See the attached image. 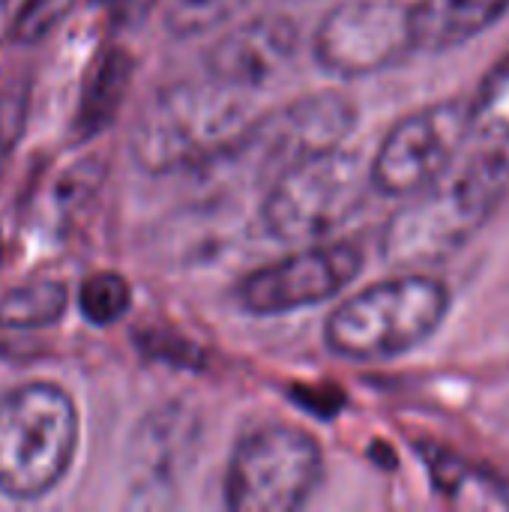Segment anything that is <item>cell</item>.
I'll use <instances>...</instances> for the list:
<instances>
[{
    "label": "cell",
    "mask_w": 509,
    "mask_h": 512,
    "mask_svg": "<svg viewBox=\"0 0 509 512\" xmlns=\"http://www.w3.org/2000/svg\"><path fill=\"white\" fill-rule=\"evenodd\" d=\"M258 120L255 93L216 75L156 90L129 132L132 162L153 177L222 162Z\"/></svg>",
    "instance_id": "obj_1"
},
{
    "label": "cell",
    "mask_w": 509,
    "mask_h": 512,
    "mask_svg": "<svg viewBox=\"0 0 509 512\" xmlns=\"http://www.w3.org/2000/svg\"><path fill=\"white\" fill-rule=\"evenodd\" d=\"M509 156L492 147L405 198L384 231V255L402 270H426L456 255L498 210Z\"/></svg>",
    "instance_id": "obj_2"
},
{
    "label": "cell",
    "mask_w": 509,
    "mask_h": 512,
    "mask_svg": "<svg viewBox=\"0 0 509 512\" xmlns=\"http://www.w3.org/2000/svg\"><path fill=\"white\" fill-rule=\"evenodd\" d=\"M450 288L423 270L381 279L342 300L324 321V345L351 363H378L411 354L450 315Z\"/></svg>",
    "instance_id": "obj_3"
},
{
    "label": "cell",
    "mask_w": 509,
    "mask_h": 512,
    "mask_svg": "<svg viewBox=\"0 0 509 512\" xmlns=\"http://www.w3.org/2000/svg\"><path fill=\"white\" fill-rule=\"evenodd\" d=\"M81 417L69 390L27 381L0 399V495L39 501L69 474Z\"/></svg>",
    "instance_id": "obj_4"
},
{
    "label": "cell",
    "mask_w": 509,
    "mask_h": 512,
    "mask_svg": "<svg viewBox=\"0 0 509 512\" xmlns=\"http://www.w3.org/2000/svg\"><path fill=\"white\" fill-rule=\"evenodd\" d=\"M372 186V165L345 147L294 162L267 183L261 222L279 243H312L330 237L363 204Z\"/></svg>",
    "instance_id": "obj_5"
},
{
    "label": "cell",
    "mask_w": 509,
    "mask_h": 512,
    "mask_svg": "<svg viewBox=\"0 0 509 512\" xmlns=\"http://www.w3.org/2000/svg\"><path fill=\"white\" fill-rule=\"evenodd\" d=\"M324 477L318 441L285 423L243 435L225 471V507L234 512H294L306 507Z\"/></svg>",
    "instance_id": "obj_6"
},
{
    "label": "cell",
    "mask_w": 509,
    "mask_h": 512,
    "mask_svg": "<svg viewBox=\"0 0 509 512\" xmlns=\"http://www.w3.org/2000/svg\"><path fill=\"white\" fill-rule=\"evenodd\" d=\"M354 126L357 105L348 96L336 90L306 93L267 117L258 114L252 129L225 159L243 162L261 180L270 183L279 171L291 168L294 162L342 147Z\"/></svg>",
    "instance_id": "obj_7"
},
{
    "label": "cell",
    "mask_w": 509,
    "mask_h": 512,
    "mask_svg": "<svg viewBox=\"0 0 509 512\" xmlns=\"http://www.w3.org/2000/svg\"><path fill=\"white\" fill-rule=\"evenodd\" d=\"M471 138L468 102L447 99L402 117L369 159L372 186L387 198H408L444 177Z\"/></svg>",
    "instance_id": "obj_8"
},
{
    "label": "cell",
    "mask_w": 509,
    "mask_h": 512,
    "mask_svg": "<svg viewBox=\"0 0 509 512\" xmlns=\"http://www.w3.org/2000/svg\"><path fill=\"white\" fill-rule=\"evenodd\" d=\"M315 63L333 78H366L417 54L411 3L345 0L333 6L312 39Z\"/></svg>",
    "instance_id": "obj_9"
},
{
    "label": "cell",
    "mask_w": 509,
    "mask_h": 512,
    "mask_svg": "<svg viewBox=\"0 0 509 512\" xmlns=\"http://www.w3.org/2000/svg\"><path fill=\"white\" fill-rule=\"evenodd\" d=\"M363 267L354 243H315L267 267H258L237 285V303L255 318H279L339 297Z\"/></svg>",
    "instance_id": "obj_10"
},
{
    "label": "cell",
    "mask_w": 509,
    "mask_h": 512,
    "mask_svg": "<svg viewBox=\"0 0 509 512\" xmlns=\"http://www.w3.org/2000/svg\"><path fill=\"white\" fill-rule=\"evenodd\" d=\"M300 51L297 24L285 15H255L222 36L207 54V72L258 93L276 84Z\"/></svg>",
    "instance_id": "obj_11"
},
{
    "label": "cell",
    "mask_w": 509,
    "mask_h": 512,
    "mask_svg": "<svg viewBox=\"0 0 509 512\" xmlns=\"http://www.w3.org/2000/svg\"><path fill=\"white\" fill-rule=\"evenodd\" d=\"M198 441V420L180 405H168L150 414L135 435V468L144 492H168L189 462L192 444Z\"/></svg>",
    "instance_id": "obj_12"
},
{
    "label": "cell",
    "mask_w": 509,
    "mask_h": 512,
    "mask_svg": "<svg viewBox=\"0 0 509 512\" xmlns=\"http://www.w3.org/2000/svg\"><path fill=\"white\" fill-rule=\"evenodd\" d=\"M509 12V0H414L411 33L417 54H444L468 45Z\"/></svg>",
    "instance_id": "obj_13"
},
{
    "label": "cell",
    "mask_w": 509,
    "mask_h": 512,
    "mask_svg": "<svg viewBox=\"0 0 509 512\" xmlns=\"http://www.w3.org/2000/svg\"><path fill=\"white\" fill-rule=\"evenodd\" d=\"M129 78H132V57L123 48H108L93 63L75 114V135L81 141L99 135L117 117L120 102L129 90Z\"/></svg>",
    "instance_id": "obj_14"
},
{
    "label": "cell",
    "mask_w": 509,
    "mask_h": 512,
    "mask_svg": "<svg viewBox=\"0 0 509 512\" xmlns=\"http://www.w3.org/2000/svg\"><path fill=\"white\" fill-rule=\"evenodd\" d=\"M426 468L432 474V486L447 495L459 507H509V492L486 471H477L465 459L450 450L426 447L423 450Z\"/></svg>",
    "instance_id": "obj_15"
},
{
    "label": "cell",
    "mask_w": 509,
    "mask_h": 512,
    "mask_svg": "<svg viewBox=\"0 0 509 512\" xmlns=\"http://www.w3.org/2000/svg\"><path fill=\"white\" fill-rule=\"evenodd\" d=\"M69 306V288L60 279H33L0 297L3 330H42L54 327Z\"/></svg>",
    "instance_id": "obj_16"
},
{
    "label": "cell",
    "mask_w": 509,
    "mask_h": 512,
    "mask_svg": "<svg viewBox=\"0 0 509 512\" xmlns=\"http://www.w3.org/2000/svg\"><path fill=\"white\" fill-rule=\"evenodd\" d=\"M471 138L492 147L509 144V51L483 75L477 93L468 99Z\"/></svg>",
    "instance_id": "obj_17"
},
{
    "label": "cell",
    "mask_w": 509,
    "mask_h": 512,
    "mask_svg": "<svg viewBox=\"0 0 509 512\" xmlns=\"http://www.w3.org/2000/svg\"><path fill=\"white\" fill-rule=\"evenodd\" d=\"M99 183H102V162H96V159L75 162L63 174H57L54 186L45 195V207H42L45 222H51L54 228L69 225L72 216L93 198Z\"/></svg>",
    "instance_id": "obj_18"
},
{
    "label": "cell",
    "mask_w": 509,
    "mask_h": 512,
    "mask_svg": "<svg viewBox=\"0 0 509 512\" xmlns=\"http://www.w3.org/2000/svg\"><path fill=\"white\" fill-rule=\"evenodd\" d=\"M129 309H132V288L114 270L93 273L78 288V312L93 327H111Z\"/></svg>",
    "instance_id": "obj_19"
},
{
    "label": "cell",
    "mask_w": 509,
    "mask_h": 512,
    "mask_svg": "<svg viewBox=\"0 0 509 512\" xmlns=\"http://www.w3.org/2000/svg\"><path fill=\"white\" fill-rule=\"evenodd\" d=\"M252 0H165V27L174 36H201L231 21Z\"/></svg>",
    "instance_id": "obj_20"
},
{
    "label": "cell",
    "mask_w": 509,
    "mask_h": 512,
    "mask_svg": "<svg viewBox=\"0 0 509 512\" xmlns=\"http://www.w3.org/2000/svg\"><path fill=\"white\" fill-rule=\"evenodd\" d=\"M72 0H27L15 18L12 39L21 45H33L51 33V27L60 24V18L69 12Z\"/></svg>",
    "instance_id": "obj_21"
},
{
    "label": "cell",
    "mask_w": 509,
    "mask_h": 512,
    "mask_svg": "<svg viewBox=\"0 0 509 512\" xmlns=\"http://www.w3.org/2000/svg\"><path fill=\"white\" fill-rule=\"evenodd\" d=\"M6 150H9V141L0 132V177H3V165H6Z\"/></svg>",
    "instance_id": "obj_22"
},
{
    "label": "cell",
    "mask_w": 509,
    "mask_h": 512,
    "mask_svg": "<svg viewBox=\"0 0 509 512\" xmlns=\"http://www.w3.org/2000/svg\"><path fill=\"white\" fill-rule=\"evenodd\" d=\"M96 3H111V0H96Z\"/></svg>",
    "instance_id": "obj_23"
}]
</instances>
